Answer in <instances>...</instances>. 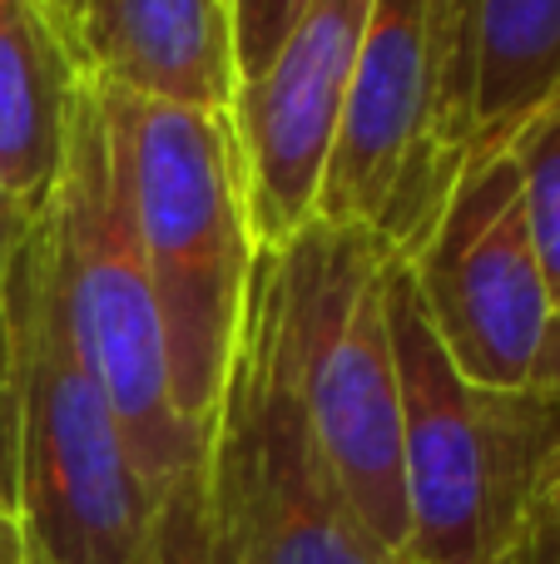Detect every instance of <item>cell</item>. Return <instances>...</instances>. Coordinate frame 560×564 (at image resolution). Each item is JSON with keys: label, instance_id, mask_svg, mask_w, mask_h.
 I'll return each instance as SVG.
<instances>
[{"label": "cell", "instance_id": "1", "mask_svg": "<svg viewBox=\"0 0 560 564\" xmlns=\"http://www.w3.org/2000/svg\"><path fill=\"white\" fill-rule=\"evenodd\" d=\"M387 317L402 381V564H502L560 486V391L466 381L397 258Z\"/></svg>", "mask_w": 560, "mask_h": 564}, {"label": "cell", "instance_id": "2", "mask_svg": "<svg viewBox=\"0 0 560 564\" xmlns=\"http://www.w3.org/2000/svg\"><path fill=\"white\" fill-rule=\"evenodd\" d=\"M15 411L20 564H134L159 500L144 490L99 377L79 357L40 224L0 288Z\"/></svg>", "mask_w": 560, "mask_h": 564}, {"label": "cell", "instance_id": "3", "mask_svg": "<svg viewBox=\"0 0 560 564\" xmlns=\"http://www.w3.org/2000/svg\"><path fill=\"white\" fill-rule=\"evenodd\" d=\"M40 234L79 357L115 406L144 490L164 500L189 470L204 466L208 441L174 406L164 322L134 224L115 89L99 79H85L65 174L40 218Z\"/></svg>", "mask_w": 560, "mask_h": 564}, {"label": "cell", "instance_id": "4", "mask_svg": "<svg viewBox=\"0 0 560 564\" xmlns=\"http://www.w3.org/2000/svg\"><path fill=\"white\" fill-rule=\"evenodd\" d=\"M115 109L174 406L208 441L258 258L238 134L234 119L214 109L129 99L119 89Z\"/></svg>", "mask_w": 560, "mask_h": 564}, {"label": "cell", "instance_id": "5", "mask_svg": "<svg viewBox=\"0 0 560 564\" xmlns=\"http://www.w3.org/2000/svg\"><path fill=\"white\" fill-rule=\"evenodd\" d=\"M278 253V302L298 397L367 535L402 560V381L387 317V248L367 228L313 224Z\"/></svg>", "mask_w": 560, "mask_h": 564}, {"label": "cell", "instance_id": "6", "mask_svg": "<svg viewBox=\"0 0 560 564\" xmlns=\"http://www.w3.org/2000/svg\"><path fill=\"white\" fill-rule=\"evenodd\" d=\"M198 476L248 564H397L353 516L313 436L283 337L273 248H258L254 258Z\"/></svg>", "mask_w": 560, "mask_h": 564}, {"label": "cell", "instance_id": "7", "mask_svg": "<svg viewBox=\"0 0 560 564\" xmlns=\"http://www.w3.org/2000/svg\"><path fill=\"white\" fill-rule=\"evenodd\" d=\"M402 268L466 381L541 387L560 317L536 263L521 174L506 144L472 149L432 238Z\"/></svg>", "mask_w": 560, "mask_h": 564}, {"label": "cell", "instance_id": "8", "mask_svg": "<svg viewBox=\"0 0 560 564\" xmlns=\"http://www.w3.org/2000/svg\"><path fill=\"white\" fill-rule=\"evenodd\" d=\"M373 0H313L268 69L234 95V134L258 248H283L313 224Z\"/></svg>", "mask_w": 560, "mask_h": 564}, {"label": "cell", "instance_id": "9", "mask_svg": "<svg viewBox=\"0 0 560 564\" xmlns=\"http://www.w3.org/2000/svg\"><path fill=\"white\" fill-rule=\"evenodd\" d=\"M75 55L129 99L228 115L238 95L228 0H85Z\"/></svg>", "mask_w": 560, "mask_h": 564}, {"label": "cell", "instance_id": "10", "mask_svg": "<svg viewBox=\"0 0 560 564\" xmlns=\"http://www.w3.org/2000/svg\"><path fill=\"white\" fill-rule=\"evenodd\" d=\"M85 79L75 40L40 0H0V174L30 224L65 174Z\"/></svg>", "mask_w": 560, "mask_h": 564}, {"label": "cell", "instance_id": "11", "mask_svg": "<svg viewBox=\"0 0 560 564\" xmlns=\"http://www.w3.org/2000/svg\"><path fill=\"white\" fill-rule=\"evenodd\" d=\"M476 144H506L560 95V0H472Z\"/></svg>", "mask_w": 560, "mask_h": 564}, {"label": "cell", "instance_id": "12", "mask_svg": "<svg viewBox=\"0 0 560 564\" xmlns=\"http://www.w3.org/2000/svg\"><path fill=\"white\" fill-rule=\"evenodd\" d=\"M506 154L516 159L526 198V224H531L536 263H541L546 292L560 317V95H551L511 139Z\"/></svg>", "mask_w": 560, "mask_h": 564}, {"label": "cell", "instance_id": "13", "mask_svg": "<svg viewBox=\"0 0 560 564\" xmlns=\"http://www.w3.org/2000/svg\"><path fill=\"white\" fill-rule=\"evenodd\" d=\"M134 564H248V555L228 535L224 520L214 516V506L204 496V476L189 470L154 506L144 550H139Z\"/></svg>", "mask_w": 560, "mask_h": 564}, {"label": "cell", "instance_id": "14", "mask_svg": "<svg viewBox=\"0 0 560 564\" xmlns=\"http://www.w3.org/2000/svg\"><path fill=\"white\" fill-rule=\"evenodd\" d=\"M313 0H228V25H234V69L238 85L258 79L268 59L283 50L293 25L308 15Z\"/></svg>", "mask_w": 560, "mask_h": 564}, {"label": "cell", "instance_id": "15", "mask_svg": "<svg viewBox=\"0 0 560 564\" xmlns=\"http://www.w3.org/2000/svg\"><path fill=\"white\" fill-rule=\"evenodd\" d=\"M502 564H560V486L536 506V516L526 520Z\"/></svg>", "mask_w": 560, "mask_h": 564}, {"label": "cell", "instance_id": "16", "mask_svg": "<svg viewBox=\"0 0 560 564\" xmlns=\"http://www.w3.org/2000/svg\"><path fill=\"white\" fill-rule=\"evenodd\" d=\"M0 516L15 520V411H10V347L0 317Z\"/></svg>", "mask_w": 560, "mask_h": 564}, {"label": "cell", "instance_id": "17", "mask_svg": "<svg viewBox=\"0 0 560 564\" xmlns=\"http://www.w3.org/2000/svg\"><path fill=\"white\" fill-rule=\"evenodd\" d=\"M30 218L20 214V204L10 198V188H6V174H0V288H6V273H10V263H15V253H20V243L30 238Z\"/></svg>", "mask_w": 560, "mask_h": 564}, {"label": "cell", "instance_id": "18", "mask_svg": "<svg viewBox=\"0 0 560 564\" xmlns=\"http://www.w3.org/2000/svg\"><path fill=\"white\" fill-rule=\"evenodd\" d=\"M40 6H45L50 15L60 20V30H65L69 40H75V25H79V10H85V0H40Z\"/></svg>", "mask_w": 560, "mask_h": 564}, {"label": "cell", "instance_id": "19", "mask_svg": "<svg viewBox=\"0 0 560 564\" xmlns=\"http://www.w3.org/2000/svg\"><path fill=\"white\" fill-rule=\"evenodd\" d=\"M0 564H20V530L10 516H0Z\"/></svg>", "mask_w": 560, "mask_h": 564}, {"label": "cell", "instance_id": "20", "mask_svg": "<svg viewBox=\"0 0 560 564\" xmlns=\"http://www.w3.org/2000/svg\"><path fill=\"white\" fill-rule=\"evenodd\" d=\"M397 564H402V560H397Z\"/></svg>", "mask_w": 560, "mask_h": 564}]
</instances>
